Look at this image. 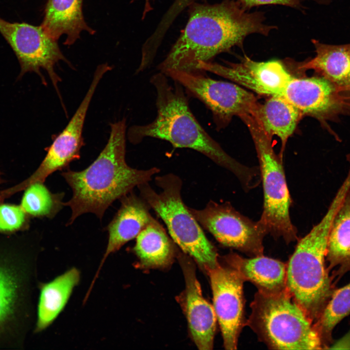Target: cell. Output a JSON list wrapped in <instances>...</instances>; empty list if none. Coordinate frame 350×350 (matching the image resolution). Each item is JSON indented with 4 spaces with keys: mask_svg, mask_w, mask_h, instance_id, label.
Instances as JSON below:
<instances>
[{
    "mask_svg": "<svg viewBox=\"0 0 350 350\" xmlns=\"http://www.w3.org/2000/svg\"><path fill=\"white\" fill-rule=\"evenodd\" d=\"M80 280L79 271L72 268L52 281L39 285L35 333L45 330L53 322L63 310Z\"/></svg>",
    "mask_w": 350,
    "mask_h": 350,
    "instance_id": "22",
    "label": "cell"
},
{
    "mask_svg": "<svg viewBox=\"0 0 350 350\" xmlns=\"http://www.w3.org/2000/svg\"><path fill=\"white\" fill-rule=\"evenodd\" d=\"M326 260L334 285L345 274L350 272V189L333 219Z\"/></svg>",
    "mask_w": 350,
    "mask_h": 350,
    "instance_id": "21",
    "label": "cell"
},
{
    "mask_svg": "<svg viewBox=\"0 0 350 350\" xmlns=\"http://www.w3.org/2000/svg\"><path fill=\"white\" fill-rule=\"evenodd\" d=\"M225 259L244 281L252 282L258 291L276 294L287 289V264L282 262L263 255L245 258L233 253Z\"/></svg>",
    "mask_w": 350,
    "mask_h": 350,
    "instance_id": "18",
    "label": "cell"
},
{
    "mask_svg": "<svg viewBox=\"0 0 350 350\" xmlns=\"http://www.w3.org/2000/svg\"><path fill=\"white\" fill-rule=\"evenodd\" d=\"M240 118L250 132L260 164L263 208L259 221L273 237L281 238L287 244L294 242L298 239V231L290 216L292 201L282 158L275 153L272 137L265 132L256 118L246 114Z\"/></svg>",
    "mask_w": 350,
    "mask_h": 350,
    "instance_id": "8",
    "label": "cell"
},
{
    "mask_svg": "<svg viewBox=\"0 0 350 350\" xmlns=\"http://www.w3.org/2000/svg\"><path fill=\"white\" fill-rule=\"evenodd\" d=\"M182 5H188L191 3L195 2L196 0H177Z\"/></svg>",
    "mask_w": 350,
    "mask_h": 350,
    "instance_id": "30",
    "label": "cell"
},
{
    "mask_svg": "<svg viewBox=\"0 0 350 350\" xmlns=\"http://www.w3.org/2000/svg\"><path fill=\"white\" fill-rule=\"evenodd\" d=\"M164 73L179 83L211 111L217 127H225L232 117L256 116L260 103L251 92L237 85L217 81L204 73L170 70Z\"/></svg>",
    "mask_w": 350,
    "mask_h": 350,
    "instance_id": "10",
    "label": "cell"
},
{
    "mask_svg": "<svg viewBox=\"0 0 350 350\" xmlns=\"http://www.w3.org/2000/svg\"><path fill=\"white\" fill-rule=\"evenodd\" d=\"M350 314V283L334 289L321 315L314 323L323 347L328 349L332 343L333 330Z\"/></svg>",
    "mask_w": 350,
    "mask_h": 350,
    "instance_id": "25",
    "label": "cell"
},
{
    "mask_svg": "<svg viewBox=\"0 0 350 350\" xmlns=\"http://www.w3.org/2000/svg\"><path fill=\"white\" fill-rule=\"evenodd\" d=\"M126 128L125 119L111 123L108 141L96 159L83 170L68 168L62 173L72 191L71 199L64 202V206L71 210L67 226L88 212L101 220L113 202L131 192L135 187L148 182L159 173L156 167L138 170L127 164Z\"/></svg>",
    "mask_w": 350,
    "mask_h": 350,
    "instance_id": "3",
    "label": "cell"
},
{
    "mask_svg": "<svg viewBox=\"0 0 350 350\" xmlns=\"http://www.w3.org/2000/svg\"><path fill=\"white\" fill-rule=\"evenodd\" d=\"M245 325L260 340L274 350H320L314 323L287 289L276 294L258 291Z\"/></svg>",
    "mask_w": 350,
    "mask_h": 350,
    "instance_id": "5",
    "label": "cell"
},
{
    "mask_svg": "<svg viewBox=\"0 0 350 350\" xmlns=\"http://www.w3.org/2000/svg\"><path fill=\"white\" fill-rule=\"evenodd\" d=\"M120 199L121 206L106 228L108 243L93 281L107 257L137 237L153 218L150 207L141 197L130 192Z\"/></svg>",
    "mask_w": 350,
    "mask_h": 350,
    "instance_id": "17",
    "label": "cell"
},
{
    "mask_svg": "<svg viewBox=\"0 0 350 350\" xmlns=\"http://www.w3.org/2000/svg\"><path fill=\"white\" fill-rule=\"evenodd\" d=\"M346 193L339 188L320 222L298 241L287 264V289L313 323L335 289L326 256L333 219Z\"/></svg>",
    "mask_w": 350,
    "mask_h": 350,
    "instance_id": "4",
    "label": "cell"
},
{
    "mask_svg": "<svg viewBox=\"0 0 350 350\" xmlns=\"http://www.w3.org/2000/svg\"><path fill=\"white\" fill-rule=\"evenodd\" d=\"M312 42L316 55L298 65L301 70H313L341 89L350 93V43L331 45L316 39Z\"/></svg>",
    "mask_w": 350,
    "mask_h": 350,
    "instance_id": "20",
    "label": "cell"
},
{
    "mask_svg": "<svg viewBox=\"0 0 350 350\" xmlns=\"http://www.w3.org/2000/svg\"><path fill=\"white\" fill-rule=\"evenodd\" d=\"M189 7L185 28L158 66L162 73L175 70L204 73L198 69L200 63L211 62L234 47L242 48L250 35L268 36L277 28L264 22V12L246 11L237 0H223L215 4L195 2Z\"/></svg>",
    "mask_w": 350,
    "mask_h": 350,
    "instance_id": "1",
    "label": "cell"
},
{
    "mask_svg": "<svg viewBox=\"0 0 350 350\" xmlns=\"http://www.w3.org/2000/svg\"><path fill=\"white\" fill-rule=\"evenodd\" d=\"M186 282V312L192 336L200 350H211L216 316L213 307L203 297L191 263L182 261Z\"/></svg>",
    "mask_w": 350,
    "mask_h": 350,
    "instance_id": "16",
    "label": "cell"
},
{
    "mask_svg": "<svg viewBox=\"0 0 350 350\" xmlns=\"http://www.w3.org/2000/svg\"><path fill=\"white\" fill-rule=\"evenodd\" d=\"M151 0H145V5H144V8L143 10V13L142 15L143 18H144L146 14L152 10V6L151 5Z\"/></svg>",
    "mask_w": 350,
    "mask_h": 350,
    "instance_id": "29",
    "label": "cell"
},
{
    "mask_svg": "<svg viewBox=\"0 0 350 350\" xmlns=\"http://www.w3.org/2000/svg\"><path fill=\"white\" fill-rule=\"evenodd\" d=\"M64 193H52L43 184L37 182L26 188L20 206L33 216L52 219L64 206Z\"/></svg>",
    "mask_w": 350,
    "mask_h": 350,
    "instance_id": "26",
    "label": "cell"
},
{
    "mask_svg": "<svg viewBox=\"0 0 350 350\" xmlns=\"http://www.w3.org/2000/svg\"><path fill=\"white\" fill-rule=\"evenodd\" d=\"M155 181L160 192L148 182L143 183L138 186L141 197L163 221L172 238L185 253L205 269L216 266L219 263L214 247L182 200L181 179L169 174L157 176Z\"/></svg>",
    "mask_w": 350,
    "mask_h": 350,
    "instance_id": "6",
    "label": "cell"
},
{
    "mask_svg": "<svg viewBox=\"0 0 350 350\" xmlns=\"http://www.w3.org/2000/svg\"><path fill=\"white\" fill-rule=\"evenodd\" d=\"M150 82L157 92V117L147 124L131 127L129 141L137 144L151 137L168 141L175 148L192 149L233 173L245 191L251 189L259 169L238 162L207 133L192 113L183 87L175 81L171 85L161 72L154 74Z\"/></svg>",
    "mask_w": 350,
    "mask_h": 350,
    "instance_id": "2",
    "label": "cell"
},
{
    "mask_svg": "<svg viewBox=\"0 0 350 350\" xmlns=\"http://www.w3.org/2000/svg\"><path fill=\"white\" fill-rule=\"evenodd\" d=\"M111 69L107 63L97 67L84 98L66 127L46 148L47 154L39 167L25 181L27 185L44 182L53 173L68 169L72 161L80 158L81 149L85 144L82 133L89 104L100 80Z\"/></svg>",
    "mask_w": 350,
    "mask_h": 350,
    "instance_id": "13",
    "label": "cell"
},
{
    "mask_svg": "<svg viewBox=\"0 0 350 350\" xmlns=\"http://www.w3.org/2000/svg\"><path fill=\"white\" fill-rule=\"evenodd\" d=\"M303 0H237L243 9L249 11L253 7L263 5H280L302 9Z\"/></svg>",
    "mask_w": 350,
    "mask_h": 350,
    "instance_id": "28",
    "label": "cell"
},
{
    "mask_svg": "<svg viewBox=\"0 0 350 350\" xmlns=\"http://www.w3.org/2000/svg\"><path fill=\"white\" fill-rule=\"evenodd\" d=\"M302 117L299 111L285 98L273 95L263 104H260L255 117L269 136L276 135L280 139L282 158L286 142Z\"/></svg>",
    "mask_w": 350,
    "mask_h": 350,
    "instance_id": "23",
    "label": "cell"
},
{
    "mask_svg": "<svg viewBox=\"0 0 350 350\" xmlns=\"http://www.w3.org/2000/svg\"><path fill=\"white\" fill-rule=\"evenodd\" d=\"M281 96L295 106L302 116L315 118L328 129V121L350 113V93L320 75L293 77Z\"/></svg>",
    "mask_w": 350,
    "mask_h": 350,
    "instance_id": "12",
    "label": "cell"
},
{
    "mask_svg": "<svg viewBox=\"0 0 350 350\" xmlns=\"http://www.w3.org/2000/svg\"><path fill=\"white\" fill-rule=\"evenodd\" d=\"M33 261L17 248L0 247V349L23 348L31 318Z\"/></svg>",
    "mask_w": 350,
    "mask_h": 350,
    "instance_id": "7",
    "label": "cell"
},
{
    "mask_svg": "<svg viewBox=\"0 0 350 350\" xmlns=\"http://www.w3.org/2000/svg\"><path fill=\"white\" fill-rule=\"evenodd\" d=\"M210 278L213 308L226 350L237 349L245 319L244 280L233 268L222 266L206 269Z\"/></svg>",
    "mask_w": 350,
    "mask_h": 350,
    "instance_id": "14",
    "label": "cell"
},
{
    "mask_svg": "<svg viewBox=\"0 0 350 350\" xmlns=\"http://www.w3.org/2000/svg\"><path fill=\"white\" fill-rule=\"evenodd\" d=\"M83 0H48L41 24L45 32L57 41L67 35L64 44L70 46L86 31L94 35L95 31L88 25L82 11Z\"/></svg>",
    "mask_w": 350,
    "mask_h": 350,
    "instance_id": "19",
    "label": "cell"
},
{
    "mask_svg": "<svg viewBox=\"0 0 350 350\" xmlns=\"http://www.w3.org/2000/svg\"><path fill=\"white\" fill-rule=\"evenodd\" d=\"M136 238L133 250L144 266H162L171 260L174 251L172 243L153 217Z\"/></svg>",
    "mask_w": 350,
    "mask_h": 350,
    "instance_id": "24",
    "label": "cell"
},
{
    "mask_svg": "<svg viewBox=\"0 0 350 350\" xmlns=\"http://www.w3.org/2000/svg\"><path fill=\"white\" fill-rule=\"evenodd\" d=\"M312 0L315 1L318 3H326L327 2L331 0Z\"/></svg>",
    "mask_w": 350,
    "mask_h": 350,
    "instance_id": "31",
    "label": "cell"
},
{
    "mask_svg": "<svg viewBox=\"0 0 350 350\" xmlns=\"http://www.w3.org/2000/svg\"><path fill=\"white\" fill-rule=\"evenodd\" d=\"M201 72L209 71L228 79L261 95L281 96L293 76L283 62L273 60L259 62L246 55L240 63L224 66L211 62L200 63Z\"/></svg>",
    "mask_w": 350,
    "mask_h": 350,
    "instance_id": "15",
    "label": "cell"
},
{
    "mask_svg": "<svg viewBox=\"0 0 350 350\" xmlns=\"http://www.w3.org/2000/svg\"><path fill=\"white\" fill-rule=\"evenodd\" d=\"M189 209L199 224L222 245L250 257L263 255V241L268 232L259 220L252 221L229 203L210 201L203 209Z\"/></svg>",
    "mask_w": 350,
    "mask_h": 350,
    "instance_id": "11",
    "label": "cell"
},
{
    "mask_svg": "<svg viewBox=\"0 0 350 350\" xmlns=\"http://www.w3.org/2000/svg\"><path fill=\"white\" fill-rule=\"evenodd\" d=\"M26 213L21 206L0 205V231H12L20 228L26 221Z\"/></svg>",
    "mask_w": 350,
    "mask_h": 350,
    "instance_id": "27",
    "label": "cell"
},
{
    "mask_svg": "<svg viewBox=\"0 0 350 350\" xmlns=\"http://www.w3.org/2000/svg\"><path fill=\"white\" fill-rule=\"evenodd\" d=\"M0 33L15 52L20 66L18 79L27 72H34L46 85L40 70H45L56 91L61 78L54 67L63 61L72 68L70 63L61 52L57 41L50 36L40 25L35 26L27 23L10 22L0 18Z\"/></svg>",
    "mask_w": 350,
    "mask_h": 350,
    "instance_id": "9",
    "label": "cell"
}]
</instances>
